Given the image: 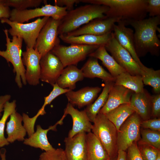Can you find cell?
Here are the masks:
<instances>
[{
  "label": "cell",
  "mask_w": 160,
  "mask_h": 160,
  "mask_svg": "<svg viewBox=\"0 0 160 160\" xmlns=\"http://www.w3.org/2000/svg\"><path fill=\"white\" fill-rule=\"evenodd\" d=\"M160 16L127 23L126 26L130 25L134 28L135 48L138 57H143L148 53L159 55L160 41L157 34L160 31Z\"/></svg>",
  "instance_id": "1"
},
{
  "label": "cell",
  "mask_w": 160,
  "mask_h": 160,
  "mask_svg": "<svg viewBox=\"0 0 160 160\" xmlns=\"http://www.w3.org/2000/svg\"><path fill=\"white\" fill-rule=\"evenodd\" d=\"M81 2L109 7L105 15L118 18L126 23L145 19L148 13L147 0H80Z\"/></svg>",
  "instance_id": "2"
},
{
  "label": "cell",
  "mask_w": 160,
  "mask_h": 160,
  "mask_svg": "<svg viewBox=\"0 0 160 160\" xmlns=\"http://www.w3.org/2000/svg\"><path fill=\"white\" fill-rule=\"evenodd\" d=\"M108 9L106 6L90 4L68 11L60 20L58 35L74 31L94 19L106 17Z\"/></svg>",
  "instance_id": "3"
},
{
  "label": "cell",
  "mask_w": 160,
  "mask_h": 160,
  "mask_svg": "<svg viewBox=\"0 0 160 160\" xmlns=\"http://www.w3.org/2000/svg\"><path fill=\"white\" fill-rule=\"evenodd\" d=\"M6 37V49L0 50V56L4 58L7 62H10L13 67V71L15 73V81L20 88L23 84L26 85L25 69L21 57V48L23 39L16 36H12V41L9 37L8 30H4Z\"/></svg>",
  "instance_id": "4"
},
{
  "label": "cell",
  "mask_w": 160,
  "mask_h": 160,
  "mask_svg": "<svg viewBox=\"0 0 160 160\" xmlns=\"http://www.w3.org/2000/svg\"><path fill=\"white\" fill-rule=\"evenodd\" d=\"M93 123L92 132L103 146L110 158L113 159L118 151L117 130L116 127L105 114L100 113Z\"/></svg>",
  "instance_id": "5"
},
{
  "label": "cell",
  "mask_w": 160,
  "mask_h": 160,
  "mask_svg": "<svg viewBox=\"0 0 160 160\" xmlns=\"http://www.w3.org/2000/svg\"><path fill=\"white\" fill-rule=\"evenodd\" d=\"M49 17H44L41 18H38L33 22L27 23L12 21L8 18L0 19L1 23H6L10 26L11 28L8 31L11 35L22 38L27 47L34 48L40 31Z\"/></svg>",
  "instance_id": "6"
},
{
  "label": "cell",
  "mask_w": 160,
  "mask_h": 160,
  "mask_svg": "<svg viewBox=\"0 0 160 160\" xmlns=\"http://www.w3.org/2000/svg\"><path fill=\"white\" fill-rule=\"evenodd\" d=\"M65 7H60L50 4H45L40 8L32 9L19 10L13 9L11 11L9 19L18 23H23L34 18L44 16L61 20L68 12Z\"/></svg>",
  "instance_id": "7"
},
{
  "label": "cell",
  "mask_w": 160,
  "mask_h": 160,
  "mask_svg": "<svg viewBox=\"0 0 160 160\" xmlns=\"http://www.w3.org/2000/svg\"><path fill=\"white\" fill-rule=\"evenodd\" d=\"M99 46L77 44L65 46L59 44L51 51L59 58L65 68L70 65H76Z\"/></svg>",
  "instance_id": "8"
},
{
  "label": "cell",
  "mask_w": 160,
  "mask_h": 160,
  "mask_svg": "<svg viewBox=\"0 0 160 160\" xmlns=\"http://www.w3.org/2000/svg\"><path fill=\"white\" fill-rule=\"evenodd\" d=\"M141 119L134 112L124 122L117 131V146L118 150H127L140 137Z\"/></svg>",
  "instance_id": "9"
},
{
  "label": "cell",
  "mask_w": 160,
  "mask_h": 160,
  "mask_svg": "<svg viewBox=\"0 0 160 160\" xmlns=\"http://www.w3.org/2000/svg\"><path fill=\"white\" fill-rule=\"evenodd\" d=\"M60 21L49 17L40 31L34 48L39 52L41 58L60 44L58 29Z\"/></svg>",
  "instance_id": "10"
},
{
  "label": "cell",
  "mask_w": 160,
  "mask_h": 160,
  "mask_svg": "<svg viewBox=\"0 0 160 160\" xmlns=\"http://www.w3.org/2000/svg\"><path fill=\"white\" fill-rule=\"evenodd\" d=\"M104 46L117 63L127 72L132 75L141 76L140 67L129 53L117 42L113 32L111 39Z\"/></svg>",
  "instance_id": "11"
},
{
  "label": "cell",
  "mask_w": 160,
  "mask_h": 160,
  "mask_svg": "<svg viewBox=\"0 0 160 160\" xmlns=\"http://www.w3.org/2000/svg\"><path fill=\"white\" fill-rule=\"evenodd\" d=\"M119 22L120 20L118 18L107 16L96 18L76 30L64 35L70 36H77L85 34L103 35L112 32L115 23Z\"/></svg>",
  "instance_id": "12"
},
{
  "label": "cell",
  "mask_w": 160,
  "mask_h": 160,
  "mask_svg": "<svg viewBox=\"0 0 160 160\" xmlns=\"http://www.w3.org/2000/svg\"><path fill=\"white\" fill-rule=\"evenodd\" d=\"M40 63V80L52 86L56 83L64 68L62 63L51 51L41 58Z\"/></svg>",
  "instance_id": "13"
},
{
  "label": "cell",
  "mask_w": 160,
  "mask_h": 160,
  "mask_svg": "<svg viewBox=\"0 0 160 160\" xmlns=\"http://www.w3.org/2000/svg\"><path fill=\"white\" fill-rule=\"evenodd\" d=\"M22 60L26 67L25 76L27 82L32 86L39 84L41 73L40 60L41 58L39 52L34 48L26 47L22 53Z\"/></svg>",
  "instance_id": "14"
},
{
  "label": "cell",
  "mask_w": 160,
  "mask_h": 160,
  "mask_svg": "<svg viewBox=\"0 0 160 160\" xmlns=\"http://www.w3.org/2000/svg\"><path fill=\"white\" fill-rule=\"evenodd\" d=\"M86 133H79L64 139V152L68 160H87Z\"/></svg>",
  "instance_id": "15"
},
{
  "label": "cell",
  "mask_w": 160,
  "mask_h": 160,
  "mask_svg": "<svg viewBox=\"0 0 160 160\" xmlns=\"http://www.w3.org/2000/svg\"><path fill=\"white\" fill-rule=\"evenodd\" d=\"M113 31V36L119 43L129 53L140 67L143 65L136 52L132 29L127 27L123 22L120 21L114 25Z\"/></svg>",
  "instance_id": "16"
},
{
  "label": "cell",
  "mask_w": 160,
  "mask_h": 160,
  "mask_svg": "<svg viewBox=\"0 0 160 160\" xmlns=\"http://www.w3.org/2000/svg\"><path fill=\"white\" fill-rule=\"evenodd\" d=\"M64 113L70 115L73 121L72 128L69 132L68 137H72L82 132L88 133L91 132L92 124L84 110L79 111L68 103L64 110Z\"/></svg>",
  "instance_id": "17"
},
{
  "label": "cell",
  "mask_w": 160,
  "mask_h": 160,
  "mask_svg": "<svg viewBox=\"0 0 160 160\" xmlns=\"http://www.w3.org/2000/svg\"><path fill=\"white\" fill-rule=\"evenodd\" d=\"M133 92L123 86L113 84L110 90L106 103L99 113L105 114L122 104L130 103Z\"/></svg>",
  "instance_id": "18"
},
{
  "label": "cell",
  "mask_w": 160,
  "mask_h": 160,
  "mask_svg": "<svg viewBox=\"0 0 160 160\" xmlns=\"http://www.w3.org/2000/svg\"><path fill=\"white\" fill-rule=\"evenodd\" d=\"M101 89L98 87H87L76 91L70 90L65 95L68 103L81 108L92 103Z\"/></svg>",
  "instance_id": "19"
},
{
  "label": "cell",
  "mask_w": 160,
  "mask_h": 160,
  "mask_svg": "<svg viewBox=\"0 0 160 160\" xmlns=\"http://www.w3.org/2000/svg\"><path fill=\"white\" fill-rule=\"evenodd\" d=\"M66 116L64 114L60 119L54 125L50 126L47 129H42L39 125H37L36 132L28 138L25 139L23 143L35 148H39L45 151L55 149V148L52 147L48 140L47 133L50 130L56 131L57 125L63 124V121Z\"/></svg>",
  "instance_id": "20"
},
{
  "label": "cell",
  "mask_w": 160,
  "mask_h": 160,
  "mask_svg": "<svg viewBox=\"0 0 160 160\" xmlns=\"http://www.w3.org/2000/svg\"><path fill=\"white\" fill-rule=\"evenodd\" d=\"M152 96L145 89L142 92H133L130 104L135 112L144 120L149 119L151 112Z\"/></svg>",
  "instance_id": "21"
},
{
  "label": "cell",
  "mask_w": 160,
  "mask_h": 160,
  "mask_svg": "<svg viewBox=\"0 0 160 160\" xmlns=\"http://www.w3.org/2000/svg\"><path fill=\"white\" fill-rule=\"evenodd\" d=\"M22 116L16 111L10 116V119L6 124V131L7 135V139L9 143L15 141H24L27 131L22 125Z\"/></svg>",
  "instance_id": "22"
},
{
  "label": "cell",
  "mask_w": 160,
  "mask_h": 160,
  "mask_svg": "<svg viewBox=\"0 0 160 160\" xmlns=\"http://www.w3.org/2000/svg\"><path fill=\"white\" fill-rule=\"evenodd\" d=\"M112 32L102 36L85 34L77 36H70L60 35L59 37L64 42L71 44L105 46L111 39Z\"/></svg>",
  "instance_id": "23"
},
{
  "label": "cell",
  "mask_w": 160,
  "mask_h": 160,
  "mask_svg": "<svg viewBox=\"0 0 160 160\" xmlns=\"http://www.w3.org/2000/svg\"><path fill=\"white\" fill-rule=\"evenodd\" d=\"M98 59L90 57L81 69L84 78L101 79L105 83L114 82L116 79L99 63Z\"/></svg>",
  "instance_id": "24"
},
{
  "label": "cell",
  "mask_w": 160,
  "mask_h": 160,
  "mask_svg": "<svg viewBox=\"0 0 160 160\" xmlns=\"http://www.w3.org/2000/svg\"><path fill=\"white\" fill-rule=\"evenodd\" d=\"M84 78L81 69L75 65H70L64 68L56 83L61 88L73 90L76 88V83Z\"/></svg>",
  "instance_id": "25"
},
{
  "label": "cell",
  "mask_w": 160,
  "mask_h": 160,
  "mask_svg": "<svg viewBox=\"0 0 160 160\" xmlns=\"http://www.w3.org/2000/svg\"><path fill=\"white\" fill-rule=\"evenodd\" d=\"M89 56L100 60L103 64L108 69L110 73L115 79L122 73L127 72L108 54L104 45L100 46Z\"/></svg>",
  "instance_id": "26"
},
{
  "label": "cell",
  "mask_w": 160,
  "mask_h": 160,
  "mask_svg": "<svg viewBox=\"0 0 160 160\" xmlns=\"http://www.w3.org/2000/svg\"><path fill=\"white\" fill-rule=\"evenodd\" d=\"M87 160H109L111 159L100 141L92 132L86 135Z\"/></svg>",
  "instance_id": "27"
},
{
  "label": "cell",
  "mask_w": 160,
  "mask_h": 160,
  "mask_svg": "<svg viewBox=\"0 0 160 160\" xmlns=\"http://www.w3.org/2000/svg\"><path fill=\"white\" fill-rule=\"evenodd\" d=\"M114 82L105 83L102 91L97 99L84 109L90 122H93L100 109L106 103L110 90Z\"/></svg>",
  "instance_id": "28"
},
{
  "label": "cell",
  "mask_w": 160,
  "mask_h": 160,
  "mask_svg": "<svg viewBox=\"0 0 160 160\" xmlns=\"http://www.w3.org/2000/svg\"><path fill=\"white\" fill-rule=\"evenodd\" d=\"M141 76H133L127 72L122 73L116 78L114 85H120L135 93L142 92L144 85Z\"/></svg>",
  "instance_id": "29"
},
{
  "label": "cell",
  "mask_w": 160,
  "mask_h": 160,
  "mask_svg": "<svg viewBox=\"0 0 160 160\" xmlns=\"http://www.w3.org/2000/svg\"><path fill=\"white\" fill-rule=\"evenodd\" d=\"M134 112L130 103L124 104L105 115L107 119L115 126L118 131L121 125Z\"/></svg>",
  "instance_id": "30"
},
{
  "label": "cell",
  "mask_w": 160,
  "mask_h": 160,
  "mask_svg": "<svg viewBox=\"0 0 160 160\" xmlns=\"http://www.w3.org/2000/svg\"><path fill=\"white\" fill-rule=\"evenodd\" d=\"M141 76L143 84L152 87L156 94L160 92V70H155L144 65L140 67Z\"/></svg>",
  "instance_id": "31"
},
{
  "label": "cell",
  "mask_w": 160,
  "mask_h": 160,
  "mask_svg": "<svg viewBox=\"0 0 160 160\" xmlns=\"http://www.w3.org/2000/svg\"><path fill=\"white\" fill-rule=\"evenodd\" d=\"M16 100L7 102L5 104L3 114L0 120V148L9 144L4 135V130L6 121L10 115L16 111Z\"/></svg>",
  "instance_id": "32"
},
{
  "label": "cell",
  "mask_w": 160,
  "mask_h": 160,
  "mask_svg": "<svg viewBox=\"0 0 160 160\" xmlns=\"http://www.w3.org/2000/svg\"><path fill=\"white\" fill-rule=\"evenodd\" d=\"M42 0H0V2L8 7L23 10L29 7L37 8L43 2Z\"/></svg>",
  "instance_id": "33"
},
{
  "label": "cell",
  "mask_w": 160,
  "mask_h": 160,
  "mask_svg": "<svg viewBox=\"0 0 160 160\" xmlns=\"http://www.w3.org/2000/svg\"><path fill=\"white\" fill-rule=\"evenodd\" d=\"M140 141L150 145L158 150L160 149V132L146 129L140 130Z\"/></svg>",
  "instance_id": "34"
},
{
  "label": "cell",
  "mask_w": 160,
  "mask_h": 160,
  "mask_svg": "<svg viewBox=\"0 0 160 160\" xmlns=\"http://www.w3.org/2000/svg\"><path fill=\"white\" fill-rule=\"evenodd\" d=\"M53 88L49 94L44 97V102L41 108L37 114L39 116L43 115L46 113L45 108L47 105L49 104L56 98L60 95L65 94L71 90L68 89H63L60 87L56 83L53 86Z\"/></svg>",
  "instance_id": "35"
},
{
  "label": "cell",
  "mask_w": 160,
  "mask_h": 160,
  "mask_svg": "<svg viewBox=\"0 0 160 160\" xmlns=\"http://www.w3.org/2000/svg\"><path fill=\"white\" fill-rule=\"evenodd\" d=\"M138 147L143 160H156L160 154V150L140 141Z\"/></svg>",
  "instance_id": "36"
},
{
  "label": "cell",
  "mask_w": 160,
  "mask_h": 160,
  "mask_svg": "<svg viewBox=\"0 0 160 160\" xmlns=\"http://www.w3.org/2000/svg\"><path fill=\"white\" fill-rule=\"evenodd\" d=\"M38 160H68L64 150L60 148L44 151L40 155Z\"/></svg>",
  "instance_id": "37"
},
{
  "label": "cell",
  "mask_w": 160,
  "mask_h": 160,
  "mask_svg": "<svg viewBox=\"0 0 160 160\" xmlns=\"http://www.w3.org/2000/svg\"><path fill=\"white\" fill-rule=\"evenodd\" d=\"M146 10L150 17L160 16V0H147Z\"/></svg>",
  "instance_id": "38"
},
{
  "label": "cell",
  "mask_w": 160,
  "mask_h": 160,
  "mask_svg": "<svg viewBox=\"0 0 160 160\" xmlns=\"http://www.w3.org/2000/svg\"><path fill=\"white\" fill-rule=\"evenodd\" d=\"M127 150V160H143L136 142L133 143Z\"/></svg>",
  "instance_id": "39"
},
{
  "label": "cell",
  "mask_w": 160,
  "mask_h": 160,
  "mask_svg": "<svg viewBox=\"0 0 160 160\" xmlns=\"http://www.w3.org/2000/svg\"><path fill=\"white\" fill-rule=\"evenodd\" d=\"M140 127L144 129L160 131V119L155 118L142 121Z\"/></svg>",
  "instance_id": "40"
},
{
  "label": "cell",
  "mask_w": 160,
  "mask_h": 160,
  "mask_svg": "<svg viewBox=\"0 0 160 160\" xmlns=\"http://www.w3.org/2000/svg\"><path fill=\"white\" fill-rule=\"evenodd\" d=\"M160 115V94L152 96L151 112V116L156 118Z\"/></svg>",
  "instance_id": "41"
},
{
  "label": "cell",
  "mask_w": 160,
  "mask_h": 160,
  "mask_svg": "<svg viewBox=\"0 0 160 160\" xmlns=\"http://www.w3.org/2000/svg\"><path fill=\"white\" fill-rule=\"evenodd\" d=\"M80 0H55V5L60 7H64L67 8L68 11H70L74 9L73 6L75 4L80 2Z\"/></svg>",
  "instance_id": "42"
},
{
  "label": "cell",
  "mask_w": 160,
  "mask_h": 160,
  "mask_svg": "<svg viewBox=\"0 0 160 160\" xmlns=\"http://www.w3.org/2000/svg\"><path fill=\"white\" fill-rule=\"evenodd\" d=\"M10 12L9 7L4 5L0 2V19L2 18L9 19Z\"/></svg>",
  "instance_id": "43"
},
{
  "label": "cell",
  "mask_w": 160,
  "mask_h": 160,
  "mask_svg": "<svg viewBox=\"0 0 160 160\" xmlns=\"http://www.w3.org/2000/svg\"><path fill=\"white\" fill-rule=\"evenodd\" d=\"M11 98V96L8 94L0 96V116L2 115L1 112L4 111L5 104Z\"/></svg>",
  "instance_id": "44"
},
{
  "label": "cell",
  "mask_w": 160,
  "mask_h": 160,
  "mask_svg": "<svg viewBox=\"0 0 160 160\" xmlns=\"http://www.w3.org/2000/svg\"><path fill=\"white\" fill-rule=\"evenodd\" d=\"M116 160H127V153L125 151L118 150Z\"/></svg>",
  "instance_id": "45"
},
{
  "label": "cell",
  "mask_w": 160,
  "mask_h": 160,
  "mask_svg": "<svg viewBox=\"0 0 160 160\" xmlns=\"http://www.w3.org/2000/svg\"><path fill=\"white\" fill-rule=\"evenodd\" d=\"M6 150L5 148H2L0 150V156L1 160H6Z\"/></svg>",
  "instance_id": "46"
},
{
  "label": "cell",
  "mask_w": 160,
  "mask_h": 160,
  "mask_svg": "<svg viewBox=\"0 0 160 160\" xmlns=\"http://www.w3.org/2000/svg\"><path fill=\"white\" fill-rule=\"evenodd\" d=\"M156 160H160V154H159Z\"/></svg>",
  "instance_id": "47"
},
{
  "label": "cell",
  "mask_w": 160,
  "mask_h": 160,
  "mask_svg": "<svg viewBox=\"0 0 160 160\" xmlns=\"http://www.w3.org/2000/svg\"><path fill=\"white\" fill-rule=\"evenodd\" d=\"M109 160H114L113 159H110Z\"/></svg>",
  "instance_id": "48"
}]
</instances>
